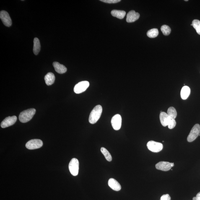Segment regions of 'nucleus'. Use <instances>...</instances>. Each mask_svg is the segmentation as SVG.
I'll use <instances>...</instances> for the list:
<instances>
[{
    "label": "nucleus",
    "mask_w": 200,
    "mask_h": 200,
    "mask_svg": "<svg viewBox=\"0 0 200 200\" xmlns=\"http://www.w3.org/2000/svg\"><path fill=\"white\" fill-rule=\"evenodd\" d=\"M102 112L101 106L97 105L93 109L89 115V121L91 124H95L100 119Z\"/></svg>",
    "instance_id": "nucleus-1"
},
{
    "label": "nucleus",
    "mask_w": 200,
    "mask_h": 200,
    "mask_svg": "<svg viewBox=\"0 0 200 200\" xmlns=\"http://www.w3.org/2000/svg\"><path fill=\"white\" fill-rule=\"evenodd\" d=\"M35 109H29L21 112L19 115V120L21 122L27 123L30 121L36 113Z\"/></svg>",
    "instance_id": "nucleus-2"
},
{
    "label": "nucleus",
    "mask_w": 200,
    "mask_h": 200,
    "mask_svg": "<svg viewBox=\"0 0 200 200\" xmlns=\"http://www.w3.org/2000/svg\"><path fill=\"white\" fill-rule=\"evenodd\" d=\"M200 132V125L196 124L192 128L191 132L187 138L188 142H191L195 140L199 135Z\"/></svg>",
    "instance_id": "nucleus-3"
},
{
    "label": "nucleus",
    "mask_w": 200,
    "mask_h": 200,
    "mask_svg": "<svg viewBox=\"0 0 200 200\" xmlns=\"http://www.w3.org/2000/svg\"><path fill=\"white\" fill-rule=\"evenodd\" d=\"M69 168L71 174L74 176L78 175L79 170V162L77 159L73 158L70 162Z\"/></svg>",
    "instance_id": "nucleus-4"
},
{
    "label": "nucleus",
    "mask_w": 200,
    "mask_h": 200,
    "mask_svg": "<svg viewBox=\"0 0 200 200\" xmlns=\"http://www.w3.org/2000/svg\"><path fill=\"white\" fill-rule=\"evenodd\" d=\"M147 146L149 150L153 152H159L163 148V145L161 143L153 141L148 142Z\"/></svg>",
    "instance_id": "nucleus-5"
},
{
    "label": "nucleus",
    "mask_w": 200,
    "mask_h": 200,
    "mask_svg": "<svg viewBox=\"0 0 200 200\" xmlns=\"http://www.w3.org/2000/svg\"><path fill=\"white\" fill-rule=\"evenodd\" d=\"M43 143L40 139H34L31 140L26 144V147L30 150H33L40 148L43 146Z\"/></svg>",
    "instance_id": "nucleus-6"
},
{
    "label": "nucleus",
    "mask_w": 200,
    "mask_h": 200,
    "mask_svg": "<svg viewBox=\"0 0 200 200\" xmlns=\"http://www.w3.org/2000/svg\"><path fill=\"white\" fill-rule=\"evenodd\" d=\"M89 86V83L88 81H82L76 84L74 88V91L76 94L82 93L87 90Z\"/></svg>",
    "instance_id": "nucleus-7"
},
{
    "label": "nucleus",
    "mask_w": 200,
    "mask_h": 200,
    "mask_svg": "<svg viewBox=\"0 0 200 200\" xmlns=\"http://www.w3.org/2000/svg\"><path fill=\"white\" fill-rule=\"evenodd\" d=\"M0 18L2 21L4 25L7 27H11L12 25V20L10 17L9 14L6 11H2L0 12Z\"/></svg>",
    "instance_id": "nucleus-8"
},
{
    "label": "nucleus",
    "mask_w": 200,
    "mask_h": 200,
    "mask_svg": "<svg viewBox=\"0 0 200 200\" xmlns=\"http://www.w3.org/2000/svg\"><path fill=\"white\" fill-rule=\"evenodd\" d=\"M111 124L113 129L118 131L121 129L122 125L121 116L119 114L114 116L111 119Z\"/></svg>",
    "instance_id": "nucleus-9"
},
{
    "label": "nucleus",
    "mask_w": 200,
    "mask_h": 200,
    "mask_svg": "<svg viewBox=\"0 0 200 200\" xmlns=\"http://www.w3.org/2000/svg\"><path fill=\"white\" fill-rule=\"evenodd\" d=\"M17 119V117L15 116L8 117L2 122L1 127L4 128L12 126L15 123Z\"/></svg>",
    "instance_id": "nucleus-10"
},
{
    "label": "nucleus",
    "mask_w": 200,
    "mask_h": 200,
    "mask_svg": "<svg viewBox=\"0 0 200 200\" xmlns=\"http://www.w3.org/2000/svg\"><path fill=\"white\" fill-rule=\"evenodd\" d=\"M171 163H172L167 162H160L156 164L155 167L157 170L167 171L171 169Z\"/></svg>",
    "instance_id": "nucleus-11"
},
{
    "label": "nucleus",
    "mask_w": 200,
    "mask_h": 200,
    "mask_svg": "<svg viewBox=\"0 0 200 200\" xmlns=\"http://www.w3.org/2000/svg\"><path fill=\"white\" fill-rule=\"evenodd\" d=\"M140 17L139 13L134 11H131L128 12L127 15L126 22L128 23L133 22L137 21Z\"/></svg>",
    "instance_id": "nucleus-12"
},
{
    "label": "nucleus",
    "mask_w": 200,
    "mask_h": 200,
    "mask_svg": "<svg viewBox=\"0 0 200 200\" xmlns=\"http://www.w3.org/2000/svg\"><path fill=\"white\" fill-rule=\"evenodd\" d=\"M159 118H160L161 123L162 126L164 127L168 126L169 123H170V120L172 119L167 113L163 112L160 113Z\"/></svg>",
    "instance_id": "nucleus-13"
},
{
    "label": "nucleus",
    "mask_w": 200,
    "mask_h": 200,
    "mask_svg": "<svg viewBox=\"0 0 200 200\" xmlns=\"http://www.w3.org/2000/svg\"><path fill=\"white\" fill-rule=\"evenodd\" d=\"M108 185L114 191H118L121 189L120 183L113 178H110L108 180Z\"/></svg>",
    "instance_id": "nucleus-14"
},
{
    "label": "nucleus",
    "mask_w": 200,
    "mask_h": 200,
    "mask_svg": "<svg viewBox=\"0 0 200 200\" xmlns=\"http://www.w3.org/2000/svg\"><path fill=\"white\" fill-rule=\"evenodd\" d=\"M53 65L55 68V71L59 74H63L65 73L67 70L65 66L62 64H60L58 62H54Z\"/></svg>",
    "instance_id": "nucleus-15"
},
{
    "label": "nucleus",
    "mask_w": 200,
    "mask_h": 200,
    "mask_svg": "<svg viewBox=\"0 0 200 200\" xmlns=\"http://www.w3.org/2000/svg\"><path fill=\"white\" fill-rule=\"evenodd\" d=\"M44 79L47 85H51L55 82V76L52 73H48L45 76Z\"/></svg>",
    "instance_id": "nucleus-16"
},
{
    "label": "nucleus",
    "mask_w": 200,
    "mask_h": 200,
    "mask_svg": "<svg viewBox=\"0 0 200 200\" xmlns=\"http://www.w3.org/2000/svg\"><path fill=\"white\" fill-rule=\"evenodd\" d=\"M191 93V89L188 86H185L182 88L180 96L182 99L183 100H186L188 98Z\"/></svg>",
    "instance_id": "nucleus-17"
},
{
    "label": "nucleus",
    "mask_w": 200,
    "mask_h": 200,
    "mask_svg": "<svg viewBox=\"0 0 200 200\" xmlns=\"http://www.w3.org/2000/svg\"><path fill=\"white\" fill-rule=\"evenodd\" d=\"M112 15L119 19H122L126 15V13L125 11L113 10L111 12Z\"/></svg>",
    "instance_id": "nucleus-18"
},
{
    "label": "nucleus",
    "mask_w": 200,
    "mask_h": 200,
    "mask_svg": "<svg viewBox=\"0 0 200 200\" xmlns=\"http://www.w3.org/2000/svg\"><path fill=\"white\" fill-rule=\"evenodd\" d=\"M40 50V40L38 38H34L33 40V52L34 54L38 55Z\"/></svg>",
    "instance_id": "nucleus-19"
},
{
    "label": "nucleus",
    "mask_w": 200,
    "mask_h": 200,
    "mask_svg": "<svg viewBox=\"0 0 200 200\" xmlns=\"http://www.w3.org/2000/svg\"><path fill=\"white\" fill-rule=\"evenodd\" d=\"M167 114L172 119H175L177 115L176 110L173 107H170L168 108Z\"/></svg>",
    "instance_id": "nucleus-20"
},
{
    "label": "nucleus",
    "mask_w": 200,
    "mask_h": 200,
    "mask_svg": "<svg viewBox=\"0 0 200 200\" xmlns=\"http://www.w3.org/2000/svg\"><path fill=\"white\" fill-rule=\"evenodd\" d=\"M159 34L158 29L154 28L148 31L147 35L150 38H154L157 37Z\"/></svg>",
    "instance_id": "nucleus-21"
},
{
    "label": "nucleus",
    "mask_w": 200,
    "mask_h": 200,
    "mask_svg": "<svg viewBox=\"0 0 200 200\" xmlns=\"http://www.w3.org/2000/svg\"><path fill=\"white\" fill-rule=\"evenodd\" d=\"M101 152L102 153L104 156L105 158L109 162L111 161L112 160V157L109 151L105 148L103 147L101 148L100 149Z\"/></svg>",
    "instance_id": "nucleus-22"
},
{
    "label": "nucleus",
    "mask_w": 200,
    "mask_h": 200,
    "mask_svg": "<svg viewBox=\"0 0 200 200\" xmlns=\"http://www.w3.org/2000/svg\"><path fill=\"white\" fill-rule=\"evenodd\" d=\"M192 25L196 30L197 33L200 35V21L195 19L192 22Z\"/></svg>",
    "instance_id": "nucleus-23"
},
{
    "label": "nucleus",
    "mask_w": 200,
    "mask_h": 200,
    "mask_svg": "<svg viewBox=\"0 0 200 200\" xmlns=\"http://www.w3.org/2000/svg\"><path fill=\"white\" fill-rule=\"evenodd\" d=\"M161 30L163 35L165 36L170 35L171 31L170 27L167 25H162L161 27Z\"/></svg>",
    "instance_id": "nucleus-24"
},
{
    "label": "nucleus",
    "mask_w": 200,
    "mask_h": 200,
    "mask_svg": "<svg viewBox=\"0 0 200 200\" xmlns=\"http://www.w3.org/2000/svg\"><path fill=\"white\" fill-rule=\"evenodd\" d=\"M176 122L175 119H171L167 126H168L169 129H172L175 127L176 125Z\"/></svg>",
    "instance_id": "nucleus-25"
},
{
    "label": "nucleus",
    "mask_w": 200,
    "mask_h": 200,
    "mask_svg": "<svg viewBox=\"0 0 200 200\" xmlns=\"http://www.w3.org/2000/svg\"><path fill=\"white\" fill-rule=\"evenodd\" d=\"M100 1L108 4H115L121 1L120 0H101Z\"/></svg>",
    "instance_id": "nucleus-26"
},
{
    "label": "nucleus",
    "mask_w": 200,
    "mask_h": 200,
    "mask_svg": "<svg viewBox=\"0 0 200 200\" xmlns=\"http://www.w3.org/2000/svg\"><path fill=\"white\" fill-rule=\"evenodd\" d=\"M160 200H171V198L168 194L163 195L161 197Z\"/></svg>",
    "instance_id": "nucleus-27"
},
{
    "label": "nucleus",
    "mask_w": 200,
    "mask_h": 200,
    "mask_svg": "<svg viewBox=\"0 0 200 200\" xmlns=\"http://www.w3.org/2000/svg\"><path fill=\"white\" fill-rule=\"evenodd\" d=\"M193 200H200V197L196 196L193 198Z\"/></svg>",
    "instance_id": "nucleus-28"
},
{
    "label": "nucleus",
    "mask_w": 200,
    "mask_h": 200,
    "mask_svg": "<svg viewBox=\"0 0 200 200\" xmlns=\"http://www.w3.org/2000/svg\"><path fill=\"white\" fill-rule=\"evenodd\" d=\"M174 164L173 163H171L172 167H174Z\"/></svg>",
    "instance_id": "nucleus-29"
},
{
    "label": "nucleus",
    "mask_w": 200,
    "mask_h": 200,
    "mask_svg": "<svg viewBox=\"0 0 200 200\" xmlns=\"http://www.w3.org/2000/svg\"><path fill=\"white\" fill-rule=\"evenodd\" d=\"M185 1H188V0H185Z\"/></svg>",
    "instance_id": "nucleus-30"
},
{
    "label": "nucleus",
    "mask_w": 200,
    "mask_h": 200,
    "mask_svg": "<svg viewBox=\"0 0 200 200\" xmlns=\"http://www.w3.org/2000/svg\"></svg>",
    "instance_id": "nucleus-31"
}]
</instances>
